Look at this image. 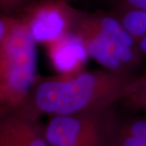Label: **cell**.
<instances>
[{"mask_svg": "<svg viewBox=\"0 0 146 146\" xmlns=\"http://www.w3.org/2000/svg\"><path fill=\"white\" fill-rule=\"evenodd\" d=\"M136 76V75H135ZM135 76L102 70L37 77L15 110L31 119L68 115L119 104Z\"/></svg>", "mask_w": 146, "mask_h": 146, "instance_id": "6da1fadb", "label": "cell"}, {"mask_svg": "<svg viewBox=\"0 0 146 146\" xmlns=\"http://www.w3.org/2000/svg\"><path fill=\"white\" fill-rule=\"evenodd\" d=\"M89 58L110 72L135 76L145 58L133 37L109 10L80 9L73 32Z\"/></svg>", "mask_w": 146, "mask_h": 146, "instance_id": "7a4b0ae2", "label": "cell"}, {"mask_svg": "<svg viewBox=\"0 0 146 146\" xmlns=\"http://www.w3.org/2000/svg\"><path fill=\"white\" fill-rule=\"evenodd\" d=\"M7 18L0 42V112L19 106L38 77L36 43L21 19Z\"/></svg>", "mask_w": 146, "mask_h": 146, "instance_id": "3957f363", "label": "cell"}, {"mask_svg": "<svg viewBox=\"0 0 146 146\" xmlns=\"http://www.w3.org/2000/svg\"><path fill=\"white\" fill-rule=\"evenodd\" d=\"M79 11L68 0H35L18 17L36 43L46 45L72 33Z\"/></svg>", "mask_w": 146, "mask_h": 146, "instance_id": "277c9868", "label": "cell"}, {"mask_svg": "<svg viewBox=\"0 0 146 146\" xmlns=\"http://www.w3.org/2000/svg\"><path fill=\"white\" fill-rule=\"evenodd\" d=\"M119 104L68 115L49 117L45 127L49 146L70 145L109 129Z\"/></svg>", "mask_w": 146, "mask_h": 146, "instance_id": "5b68a950", "label": "cell"}, {"mask_svg": "<svg viewBox=\"0 0 146 146\" xmlns=\"http://www.w3.org/2000/svg\"><path fill=\"white\" fill-rule=\"evenodd\" d=\"M41 119H31L13 110L0 112V146H49Z\"/></svg>", "mask_w": 146, "mask_h": 146, "instance_id": "8992f818", "label": "cell"}, {"mask_svg": "<svg viewBox=\"0 0 146 146\" xmlns=\"http://www.w3.org/2000/svg\"><path fill=\"white\" fill-rule=\"evenodd\" d=\"M45 46L50 62L58 75H72L84 70L89 54L82 40L74 33Z\"/></svg>", "mask_w": 146, "mask_h": 146, "instance_id": "52a82bcc", "label": "cell"}, {"mask_svg": "<svg viewBox=\"0 0 146 146\" xmlns=\"http://www.w3.org/2000/svg\"><path fill=\"white\" fill-rule=\"evenodd\" d=\"M108 146H146V114L117 110L109 131Z\"/></svg>", "mask_w": 146, "mask_h": 146, "instance_id": "ba28073f", "label": "cell"}, {"mask_svg": "<svg viewBox=\"0 0 146 146\" xmlns=\"http://www.w3.org/2000/svg\"><path fill=\"white\" fill-rule=\"evenodd\" d=\"M107 10L121 22L146 56V11L120 7Z\"/></svg>", "mask_w": 146, "mask_h": 146, "instance_id": "9c48e42d", "label": "cell"}, {"mask_svg": "<svg viewBox=\"0 0 146 146\" xmlns=\"http://www.w3.org/2000/svg\"><path fill=\"white\" fill-rule=\"evenodd\" d=\"M119 104L131 112L146 114V72L134 76Z\"/></svg>", "mask_w": 146, "mask_h": 146, "instance_id": "30bf717a", "label": "cell"}, {"mask_svg": "<svg viewBox=\"0 0 146 146\" xmlns=\"http://www.w3.org/2000/svg\"><path fill=\"white\" fill-rule=\"evenodd\" d=\"M35 0H0V14L18 17Z\"/></svg>", "mask_w": 146, "mask_h": 146, "instance_id": "8fae6325", "label": "cell"}, {"mask_svg": "<svg viewBox=\"0 0 146 146\" xmlns=\"http://www.w3.org/2000/svg\"><path fill=\"white\" fill-rule=\"evenodd\" d=\"M107 7V9L113 7H127L146 11V0H99Z\"/></svg>", "mask_w": 146, "mask_h": 146, "instance_id": "7c38bea8", "label": "cell"}, {"mask_svg": "<svg viewBox=\"0 0 146 146\" xmlns=\"http://www.w3.org/2000/svg\"><path fill=\"white\" fill-rule=\"evenodd\" d=\"M8 18L7 16H3L0 14V42H2L7 29Z\"/></svg>", "mask_w": 146, "mask_h": 146, "instance_id": "4fadbf2b", "label": "cell"}, {"mask_svg": "<svg viewBox=\"0 0 146 146\" xmlns=\"http://www.w3.org/2000/svg\"><path fill=\"white\" fill-rule=\"evenodd\" d=\"M68 2H70L71 3H72L73 5L75 4H84V3H88L91 2H98L99 0H68Z\"/></svg>", "mask_w": 146, "mask_h": 146, "instance_id": "5bb4252c", "label": "cell"}]
</instances>
